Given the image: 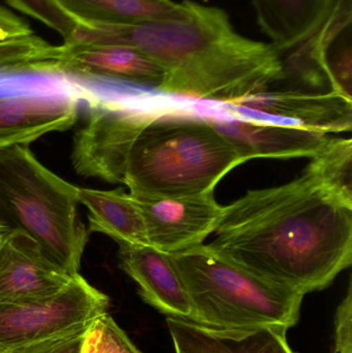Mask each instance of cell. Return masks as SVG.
<instances>
[{
	"instance_id": "19",
	"label": "cell",
	"mask_w": 352,
	"mask_h": 353,
	"mask_svg": "<svg viewBox=\"0 0 352 353\" xmlns=\"http://www.w3.org/2000/svg\"><path fill=\"white\" fill-rule=\"evenodd\" d=\"M306 167L341 203L352 209V141L329 139Z\"/></svg>"
},
{
	"instance_id": "6",
	"label": "cell",
	"mask_w": 352,
	"mask_h": 353,
	"mask_svg": "<svg viewBox=\"0 0 352 353\" xmlns=\"http://www.w3.org/2000/svg\"><path fill=\"white\" fill-rule=\"evenodd\" d=\"M107 296L80 274L58 294L25 304L0 306V353L88 329L109 308Z\"/></svg>"
},
{
	"instance_id": "10",
	"label": "cell",
	"mask_w": 352,
	"mask_h": 353,
	"mask_svg": "<svg viewBox=\"0 0 352 353\" xmlns=\"http://www.w3.org/2000/svg\"><path fill=\"white\" fill-rule=\"evenodd\" d=\"M72 277L28 234L10 230L0 238V306L50 298Z\"/></svg>"
},
{
	"instance_id": "26",
	"label": "cell",
	"mask_w": 352,
	"mask_h": 353,
	"mask_svg": "<svg viewBox=\"0 0 352 353\" xmlns=\"http://www.w3.org/2000/svg\"><path fill=\"white\" fill-rule=\"evenodd\" d=\"M10 232V230H8V228H6V226L3 225V224L0 222V238L1 236H3L4 234H6V232Z\"/></svg>"
},
{
	"instance_id": "21",
	"label": "cell",
	"mask_w": 352,
	"mask_h": 353,
	"mask_svg": "<svg viewBox=\"0 0 352 353\" xmlns=\"http://www.w3.org/2000/svg\"><path fill=\"white\" fill-rule=\"evenodd\" d=\"M82 353H143L107 313L95 319L85 334Z\"/></svg>"
},
{
	"instance_id": "22",
	"label": "cell",
	"mask_w": 352,
	"mask_h": 353,
	"mask_svg": "<svg viewBox=\"0 0 352 353\" xmlns=\"http://www.w3.org/2000/svg\"><path fill=\"white\" fill-rule=\"evenodd\" d=\"M6 2L23 14L57 31L63 39L70 37L76 25V20L54 0H6Z\"/></svg>"
},
{
	"instance_id": "27",
	"label": "cell",
	"mask_w": 352,
	"mask_h": 353,
	"mask_svg": "<svg viewBox=\"0 0 352 353\" xmlns=\"http://www.w3.org/2000/svg\"><path fill=\"white\" fill-rule=\"evenodd\" d=\"M333 353H335L334 352H333Z\"/></svg>"
},
{
	"instance_id": "5",
	"label": "cell",
	"mask_w": 352,
	"mask_h": 353,
	"mask_svg": "<svg viewBox=\"0 0 352 353\" xmlns=\"http://www.w3.org/2000/svg\"><path fill=\"white\" fill-rule=\"evenodd\" d=\"M187 4L189 14L180 20L115 24L76 19L63 43L132 48L157 62L165 74L234 29L223 10L190 0Z\"/></svg>"
},
{
	"instance_id": "14",
	"label": "cell",
	"mask_w": 352,
	"mask_h": 353,
	"mask_svg": "<svg viewBox=\"0 0 352 353\" xmlns=\"http://www.w3.org/2000/svg\"><path fill=\"white\" fill-rule=\"evenodd\" d=\"M258 113L280 116L300 125L326 132H340L352 128V101L336 93H307L287 90L260 93L235 103Z\"/></svg>"
},
{
	"instance_id": "1",
	"label": "cell",
	"mask_w": 352,
	"mask_h": 353,
	"mask_svg": "<svg viewBox=\"0 0 352 353\" xmlns=\"http://www.w3.org/2000/svg\"><path fill=\"white\" fill-rule=\"evenodd\" d=\"M213 234L215 252L304 296L329 288L352 263V209L306 168L223 205Z\"/></svg>"
},
{
	"instance_id": "8",
	"label": "cell",
	"mask_w": 352,
	"mask_h": 353,
	"mask_svg": "<svg viewBox=\"0 0 352 353\" xmlns=\"http://www.w3.org/2000/svg\"><path fill=\"white\" fill-rule=\"evenodd\" d=\"M134 197L142 213L148 244L167 254L204 244L214 232L223 207L215 199L214 191Z\"/></svg>"
},
{
	"instance_id": "9",
	"label": "cell",
	"mask_w": 352,
	"mask_h": 353,
	"mask_svg": "<svg viewBox=\"0 0 352 353\" xmlns=\"http://www.w3.org/2000/svg\"><path fill=\"white\" fill-rule=\"evenodd\" d=\"M78 117L74 95L49 89L0 91V151L70 130Z\"/></svg>"
},
{
	"instance_id": "15",
	"label": "cell",
	"mask_w": 352,
	"mask_h": 353,
	"mask_svg": "<svg viewBox=\"0 0 352 353\" xmlns=\"http://www.w3.org/2000/svg\"><path fill=\"white\" fill-rule=\"evenodd\" d=\"M167 325L176 353H293L285 330L216 331L174 317Z\"/></svg>"
},
{
	"instance_id": "16",
	"label": "cell",
	"mask_w": 352,
	"mask_h": 353,
	"mask_svg": "<svg viewBox=\"0 0 352 353\" xmlns=\"http://www.w3.org/2000/svg\"><path fill=\"white\" fill-rule=\"evenodd\" d=\"M258 24L281 53L312 37L330 14L335 0H251Z\"/></svg>"
},
{
	"instance_id": "24",
	"label": "cell",
	"mask_w": 352,
	"mask_h": 353,
	"mask_svg": "<svg viewBox=\"0 0 352 353\" xmlns=\"http://www.w3.org/2000/svg\"><path fill=\"white\" fill-rule=\"evenodd\" d=\"M87 330L47 340L12 353H82Z\"/></svg>"
},
{
	"instance_id": "7",
	"label": "cell",
	"mask_w": 352,
	"mask_h": 353,
	"mask_svg": "<svg viewBox=\"0 0 352 353\" xmlns=\"http://www.w3.org/2000/svg\"><path fill=\"white\" fill-rule=\"evenodd\" d=\"M145 115L109 101L93 103L74 137L76 173L123 184L128 151Z\"/></svg>"
},
{
	"instance_id": "4",
	"label": "cell",
	"mask_w": 352,
	"mask_h": 353,
	"mask_svg": "<svg viewBox=\"0 0 352 353\" xmlns=\"http://www.w3.org/2000/svg\"><path fill=\"white\" fill-rule=\"evenodd\" d=\"M79 187L41 165L27 146L0 151V222L21 230L68 275L79 273L88 232Z\"/></svg>"
},
{
	"instance_id": "11",
	"label": "cell",
	"mask_w": 352,
	"mask_h": 353,
	"mask_svg": "<svg viewBox=\"0 0 352 353\" xmlns=\"http://www.w3.org/2000/svg\"><path fill=\"white\" fill-rule=\"evenodd\" d=\"M53 74L79 80H105L157 90L163 70L138 50L124 46L61 45Z\"/></svg>"
},
{
	"instance_id": "25",
	"label": "cell",
	"mask_w": 352,
	"mask_h": 353,
	"mask_svg": "<svg viewBox=\"0 0 352 353\" xmlns=\"http://www.w3.org/2000/svg\"><path fill=\"white\" fill-rule=\"evenodd\" d=\"M33 34L32 29L22 19L0 8V41Z\"/></svg>"
},
{
	"instance_id": "3",
	"label": "cell",
	"mask_w": 352,
	"mask_h": 353,
	"mask_svg": "<svg viewBox=\"0 0 352 353\" xmlns=\"http://www.w3.org/2000/svg\"><path fill=\"white\" fill-rule=\"evenodd\" d=\"M191 305L189 321L216 331L297 325L304 294L250 273L200 244L169 254Z\"/></svg>"
},
{
	"instance_id": "23",
	"label": "cell",
	"mask_w": 352,
	"mask_h": 353,
	"mask_svg": "<svg viewBox=\"0 0 352 353\" xmlns=\"http://www.w3.org/2000/svg\"><path fill=\"white\" fill-rule=\"evenodd\" d=\"M352 290L349 282L344 300L335 317V353H352Z\"/></svg>"
},
{
	"instance_id": "17",
	"label": "cell",
	"mask_w": 352,
	"mask_h": 353,
	"mask_svg": "<svg viewBox=\"0 0 352 353\" xmlns=\"http://www.w3.org/2000/svg\"><path fill=\"white\" fill-rule=\"evenodd\" d=\"M78 197L88 209V232L109 236L118 245H149L142 213L130 193L79 188Z\"/></svg>"
},
{
	"instance_id": "13",
	"label": "cell",
	"mask_w": 352,
	"mask_h": 353,
	"mask_svg": "<svg viewBox=\"0 0 352 353\" xmlns=\"http://www.w3.org/2000/svg\"><path fill=\"white\" fill-rule=\"evenodd\" d=\"M210 121L237 148L245 161L260 157H313L330 139L326 132L300 124L278 125L240 119Z\"/></svg>"
},
{
	"instance_id": "18",
	"label": "cell",
	"mask_w": 352,
	"mask_h": 353,
	"mask_svg": "<svg viewBox=\"0 0 352 353\" xmlns=\"http://www.w3.org/2000/svg\"><path fill=\"white\" fill-rule=\"evenodd\" d=\"M78 20L115 24H143L180 20L189 14L187 0H54Z\"/></svg>"
},
{
	"instance_id": "2",
	"label": "cell",
	"mask_w": 352,
	"mask_h": 353,
	"mask_svg": "<svg viewBox=\"0 0 352 353\" xmlns=\"http://www.w3.org/2000/svg\"><path fill=\"white\" fill-rule=\"evenodd\" d=\"M244 163L210 119L146 113L128 151L123 184L134 196L196 194L214 191Z\"/></svg>"
},
{
	"instance_id": "12",
	"label": "cell",
	"mask_w": 352,
	"mask_h": 353,
	"mask_svg": "<svg viewBox=\"0 0 352 353\" xmlns=\"http://www.w3.org/2000/svg\"><path fill=\"white\" fill-rule=\"evenodd\" d=\"M118 257L145 303L167 317L190 321L189 298L169 254L150 245L121 244Z\"/></svg>"
},
{
	"instance_id": "20",
	"label": "cell",
	"mask_w": 352,
	"mask_h": 353,
	"mask_svg": "<svg viewBox=\"0 0 352 353\" xmlns=\"http://www.w3.org/2000/svg\"><path fill=\"white\" fill-rule=\"evenodd\" d=\"M60 53L61 45H52L34 33L0 41V74L52 72Z\"/></svg>"
}]
</instances>
